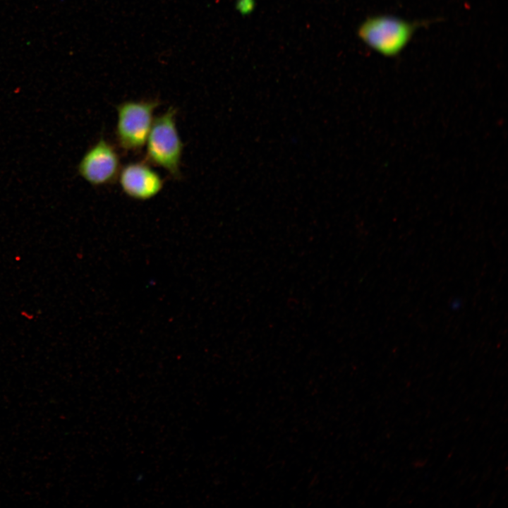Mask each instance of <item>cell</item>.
<instances>
[{
  "instance_id": "obj_1",
  "label": "cell",
  "mask_w": 508,
  "mask_h": 508,
  "mask_svg": "<svg viewBox=\"0 0 508 508\" xmlns=\"http://www.w3.org/2000/svg\"><path fill=\"white\" fill-rule=\"evenodd\" d=\"M425 21H409L391 15L367 18L358 27L359 38L378 54L393 58L399 56Z\"/></svg>"
},
{
  "instance_id": "obj_2",
  "label": "cell",
  "mask_w": 508,
  "mask_h": 508,
  "mask_svg": "<svg viewBox=\"0 0 508 508\" xmlns=\"http://www.w3.org/2000/svg\"><path fill=\"white\" fill-rule=\"evenodd\" d=\"M176 109L169 107L154 119L146 140L145 161L165 169L174 179L181 176L183 143L176 121Z\"/></svg>"
},
{
  "instance_id": "obj_3",
  "label": "cell",
  "mask_w": 508,
  "mask_h": 508,
  "mask_svg": "<svg viewBox=\"0 0 508 508\" xmlns=\"http://www.w3.org/2000/svg\"><path fill=\"white\" fill-rule=\"evenodd\" d=\"M159 105L158 99L123 102L116 106V142L123 151L140 152L145 146Z\"/></svg>"
},
{
  "instance_id": "obj_4",
  "label": "cell",
  "mask_w": 508,
  "mask_h": 508,
  "mask_svg": "<svg viewBox=\"0 0 508 508\" xmlns=\"http://www.w3.org/2000/svg\"><path fill=\"white\" fill-rule=\"evenodd\" d=\"M121 169L116 147L103 136L85 152L77 167L78 174L92 186L114 183Z\"/></svg>"
},
{
  "instance_id": "obj_5",
  "label": "cell",
  "mask_w": 508,
  "mask_h": 508,
  "mask_svg": "<svg viewBox=\"0 0 508 508\" xmlns=\"http://www.w3.org/2000/svg\"><path fill=\"white\" fill-rule=\"evenodd\" d=\"M119 182L122 191L137 200L155 197L163 188L164 180L147 162H131L121 167Z\"/></svg>"
},
{
  "instance_id": "obj_6",
  "label": "cell",
  "mask_w": 508,
  "mask_h": 508,
  "mask_svg": "<svg viewBox=\"0 0 508 508\" xmlns=\"http://www.w3.org/2000/svg\"><path fill=\"white\" fill-rule=\"evenodd\" d=\"M252 5V0H239L238 3V8L241 11H248L250 9Z\"/></svg>"
}]
</instances>
